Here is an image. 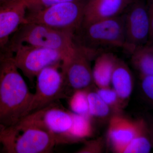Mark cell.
<instances>
[{
	"mask_svg": "<svg viewBox=\"0 0 153 153\" xmlns=\"http://www.w3.org/2000/svg\"><path fill=\"white\" fill-rule=\"evenodd\" d=\"M13 56L0 61V126L4 127L16 125L27 116L33 95Z\"/></svg>",
	"mask_w": 153,
	"mask_h": 153,
	"instance_id": "obj_1",
	"label": "cell"
},
{
	"mask_svg": "<svg viewBox=\"0 0 153 153\" xmlns=\"http://www.w3.org/2000/svg\"><path fill=\"white\" fill-rule=\"evenodd\" d=\"M57 145L55 137L37 127L22 123L0 126V148L3 152L51 153Z\"/></svg>",
	"mask_w": 153,
	"mask_h": 153,
	"instance_id": "obj_2",
	"label": "cell"
},
{
	"mask_svg": "<svg viewBox=\"0 0 153 153\" xmlns=\"http://www.w3.org/2000/svg\"><path fill=\"white\" fill-rule=\"evenodd\" d=\"M74 37L76 44L97 54L108 48L123 49L125 31L122 15L90 23H82Z\"/></svg>",
	"mask_w": 153,
	"mask_h": 153,
	"instance_id": "obj_3",
	"label": "cell"
},
{
	"mask_svg": "<svg viewBox=\"0 0 153 153\" xmlns=\"http://www.w3.org/2000/svg\"><path fill=\"white\" fill-rule=\"evenodd\" d=\"M13 35L7 46L12 53L15 47L24 44L58 50L67 57L76 46L72 33L36 23H24Z\"/></svg>",
	"mask_w": 153,
	"mask_h": 153,
	"instance_id": "obj_4",
	"label": "cell"
},
{
	"mask_svg": "<svg viewBox=\"0 0 153 153\" xmlns=\"http://www.w3.org/2000/svg\"><path fill=\"white\" fill-rule=\"evenodd\" d=\"M85 0L60 3L35 11H27L25 23L40 24L74 35L82 25Z\"/></svg>",
	"mask_w": 153,
	"mask_h": 153,
	"instance_id": "obj_5",
	"label": "cell"
},
{
	"mask_svg": "<svg viewBox=\"0 0 153 153\" xmlns=\"http://www.w3.org/2000/svg\"><path fill=\"white\" fill-rule=\"evenodd\" d=\"M97 55L76 44L60 66L66 95L69 92L71 94L75 91L88 89L92 86L94 82L91 62Z\"/></svg>",
	"mask_w": 153,
	"mask_h": 153,
	"instance_id": "obj_6",
	"label": "cell"
},
{
	"mask_svg": "<svg viewBox=\"0 0 153 153\" xmlns=\"http://www.w3.org/2000/svg\"><path fill=\"white\" fill-rule=\"evenodd\" d=\"M13 53L16 66L30 82L44 68L61 64L66 57L58 50L24 44L15 47Z\"/></svg>",
	"mask_w": 153,
	"mask_h": 153,
	"instance_id": "obj_7",
	"label": "cell"
},
{
	"mask_svg": "<svg viewBox=\"0 0 153 153\" xmlns=\"http://www.w3.org/2000/svg\"><path fill=\"white\" fill-rule=\"evenodd\" d=\"M61 64L48 66L36 76V89L27 116L66 96Z\"/></svg>",
	"mask_w": 153,
	"mask_h": 153,
	"instance_id": "obj_8",
	"label": "cell"
},
{
	"mask_svg": "<svg viewBox=\"0 0 153 153\" xmlns=\"http://www.w3.org/2000/svg\"><path fill=\"white\" fill-rule=\"evenodd\" d=\"M72 122V112L65 109L58 101L28 115L20 123L44 130L60 144L66 143V135Z\"/></svg>",
	"mask_w": 153,
	"mask_h": 153,
	"instance_id": "obj_9",
	"label": "cell"
},
{
	"mask_svg": "<svg viewBox=\"0 0 153 153\" xmlns=\"http://www.w3.org/2000/svg\"><path fill=\"white\" fill-rule=\"evenodd\" d=\"M122 15L125 31L123 49L131 55L149 41V22L147 4L144 0H132Z\"/></svg>",
	"mask_w": 153,
	"mask_h": 153,
	"instance_id": "obj_10",
	"label": "cell"
},
{
	"mask_svg": "<svg viewBox=\"0 0 153 153\" xmlns=\"http://www.w3.org/2000/svg\"><path fill=\"white\" fill-rule=\"evenodd\" d=\"M27 8L21 0L0 1V52L5 53L9 38L25 23Z\"/></svg>",
	"mask_w": 153,
	"mask_h": 153,
	"instance_id": "obj_11",
	"label": "cell"
},
{
	"mask_svg": "<svg viewBox=\"0 0 153 153\" xmlns=\"http://www.w3.org/2000/svg\"><path fill=\"white\" fill-rule=\"evenodd\" d=\"M136 130V120L122 114H113L108 121L106 143L113 152L123 153L131 141Z\"/></svg>",
	"mask_w": 153,
	"mask_h": 153,
	"instance_id": "obj_12",
	"label": "cell"
},
{
	"mask_svg": "<svg viewBox=\"0 0 153 153\" xmlns=\"http://www.w3.org/2000/svg\"><path fill=\"white\" fill-rule=\"evenodd\" d=\"M131 1L85 0L82 23H90L120 16Z\"/></svg>",
	"mask_w": 153,
	"mask_h": 153,
	"instance_id": "obj_13",
	"label": "cell"
},
{
	"mask_svg": "<svg viewBox=\"0 0 153 153\" xmlns=\"http://www.w3.org/2000/svg\"><path fill=\"white\" fill-rule=\"evenodd\" d=\"M111 85L126 107L133 90L134 77L128 66L119 58L114 68Z\"/></svg>",
	"mask_w": 153,
	"mask_h": 153,
	"instance_id": "obj_14",
	"label": "cell"
},
{
	"mask_svg": "<svg viewBox=\"0 0 153 153\" xmlns=\"http://www.w3.org/2000/svg\"><path fill=\"white\" fill-rule=\"evenodd\" d=\"M117 57L112 53L102 52L95 58L92 68L94 84L97 88L110 87L114 68Z\"/></svg>",
	"mask_w": 153,
	"mask_h": 153,
	"instance_id": "obj_15",
	"label": "cell"
},
{
	"mask_svg": "<svg viewBox=\"0 0 153 153\" xmlns=\"http://www.w3.org/2000/svg\"><path fill=\"white\" fill-rule=\"evenodd\" d=\"M135 120L134 134L123 153H149L152 148L147 121L142 117Z\"/></svg>",
	"mask_w": 153,
	"mask_h": 153,
	"instance_id": "obj_16",
	"label": "cell"
},
{
	"mask_svg": "<svg viewBox=\"0 0 153 153\" xmlns=\"http://www.w3.org/2000/svg\"><path fill=\"white\" fill-rule=\"evenodd\" d=\"M131 55V63L140 77L153 75V43L146 44L137 48Z\"/></svg>",
	"mask_w": 153,
	"mask_h": 153,
	"instance_id": "obj_17",
	"label": "cell"
},
{
	"mask_svg": "<svg viewBox=\"0 0 153 153\" xmlns=\"http://www.w3.org/2000/svg\"><path fill=\"white\" fill-rule=\"evenodd\" d=\"M72 114L73 122L66 135V143L80 141L89 137L93 134L92 120L89 116L77 114L72 112Z\"/></svg>",
	"mask_w": 153,
	"mask_h": 153,
	"instance_id": "obj_18",
	"label": "cell"
},
{
	"mask_svg": "<svg viewBox=\"0 0 153 153\" xmlns=\"http://www.w3.org/2000/svg\"><path fill=\"white\" fill-rule=\"evenodd\" d=\"M87 89L88 114L91 118L100 121H109L113 113L96 90Z\"/></svg>",
	"mask_w": 153,
	"mask_h": 153,
	"instance_id": "obj_19",
	"label": "cell"
},
{
	"mask_svg": "<svg viewBox=\"0 0 153 153\" xmlns=\"http://www.w3.org/2000/svg\"><path fill=\"white\" fill-rule=\"evenodd\" d=\"M68 105L73 113L89 116L87 89H79L72 92L69 97Z\"/></svg>",
	"mask_w": 153,
	"mask_h": 153,
	"instance_id": "obj_20",
	"label": "cell"
},
{
	"mask_svg": "<svg viewBox=\"0 0 153 153\" xmlns=\"http://www.w3.org/2000/svg\"><path fill=\"white\" fill-rule=\"evenodd\" d=\"M96 90L112 111L114 114L122 113L123 108L125 106L112 88H97Z\"/></svg>",
	"mask_w": 153,
	"mask_h": 153,
	"instance_id": "obj_21",
	"label": "cell"
},
{
	"mask_svg": "<svg viewBox=\"0 0 153 153\" xmlns=\"http://www.w3.org/2000/svg\"><path fill=\"white\" fill-rule=\"evenodd\" d=\"M27 11H35L48 7L60 3L80 0H21Z\"/></svg>",
	"mask_w": 153,
	"mask_h": 153,
	"instance_id": "obj_22",
	"label": "cell"
},
{
	"mask_svg": "<svg viewBox=\"0 0 153 153\" xmlns=\"http://www.w3.org/2000/svg\"><path fill=\"white\" fill-rule=\"evenodd\" d=\"M105 140L102 137L87 141L82 148L77 151L78 153H100L104 151Z\"/></svg>",
	"mask_w": 153,
	"mask_h": 153,
	"instance_id": "obj_23",
	"label": "cell"
},
{
	"mask_svg": "<svg viewBox=\"0 0 153 153\" xmlns=\"http://www.w3.org/2000/svg\"><path fill=\"white\" fill-rule=\"evenodd\" d=\"M141 86L145 96L153 102V75L141 77Z\"/></svg>",
	"mask_w": 153,
	"mask_h": 153,
	"instance_id": "obj_24",
	"label": "cell"
},
{
	"mask_svg": "<svg viewBox=\"0 0 153 153\" xmlns=\"http://www.w3.org/2000/svg\"><path fill=\"white\" fill-rule=\"evenodd\" d=\"M149 22V37L148 42L153 43V0H148L147 4Z\"/></svg>",
	"mask_w": 153,
	"mask_h": 153,
	"instance_id": "obj_25",
	"label": "cell"
},
{
	"mask_svg": "<svg viewBox=\"0 0 153 153\" xmlns=\"http://www.w3.org/2000/svg\"><path fill=\"white\" fill-rule=\"evenodd\" d=\"M146 120L147 121L149 130L150 131L153 133V119L149 118L148 119H146Z\"/></svg>",
	"mask_w": 153,
	"mask_h": 153,
	"instance_id": "obj_26",
	"label": "cell"
},
{
	"mask_svg": "<svg viewBox=\"0 0 153 153\" xmlns=\"http://www.w3.org/2000/svg\"><path fill=\"white\" fill-rule=\"evenodd\" d=\"M150 136V138L151 143H152V148L153 149V133L152 132L149 131Z\"/></svg>",
	"mask_w": 153,
	"mask_h": 153,
	"instance_id": "obj_27",
	"label": "cell"
},
{
	"mask_svg": "<svg viewBox=\"0 0 153 153\" xmlns=\"http://www.w3.org/2000/svg\"><path fill=\"white\" fill-rule=\"evenodd\" d=\"M3 57H4V56H3L1 52H0V60L3 59Z\"/></svg>",
	"mask_w": 153,
	"mask_h": 153,
	"instance_id": "obj_28",
	"label": "cell"
},
{
	"mask_svg": "<svg viewBox=\"0 0 153 153\" xmlns=\"http://www.w3.org/2000/svg\"><path fill=\"white\" fill-rule=\"evenodd\" d=\"M0 150H1V148H0Z\"/></svg>",
	"mask_w": 153,
	"mask_h": 153,
	"instance_id": "obj_29",
	"label": "cell"
}]
</instances>
